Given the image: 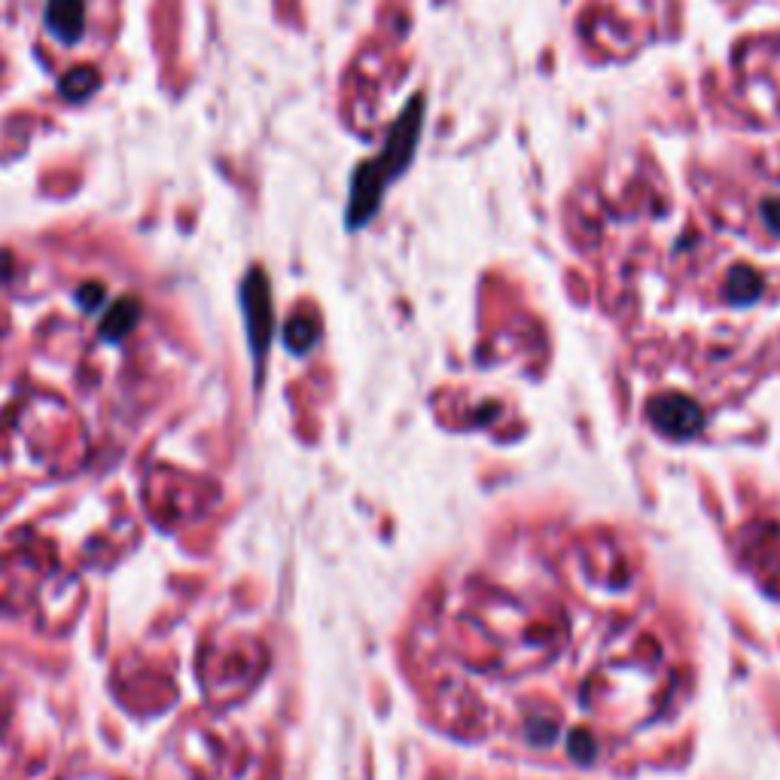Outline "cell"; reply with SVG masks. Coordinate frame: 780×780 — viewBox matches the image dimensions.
<instances>
[{"mask_svg":"<svg viewBox=\"0 0 780 780\" xmlns=\"http://www.w3.org/2000/svg\"><path fill=\"white\" fill-rule=\"evenodd\" d=\"M3 436L25 458V467L37 473L64 475L86 458V433L79 418L64 406V399L47 394L18 399L3 421Z\"/></svg>","mask_w":780,"mask_h":780,"instance_id":"cell-1","label":"cell"},{"mask_svg":"<svg viewBox=\"0 0 780 780\" xmlns=\"http://www.w3.org/2000/svg\"><path fill=\"white\" fill-rule=\"evenodd\" d=\"M77 580L64 573L47 546H18L0 552V612H37L40 622L52 619L47 597L71 601Z\"/></svg>","mask_w":780,"mask_h":780,"instance_id":"cell-2","label":"cell"},{"mask_svg":"<svg viewBox=\"0 0 780 780\" xmlns=\"http://www.w3.org/2000/svg\"><path fill=\"white\" fill-rule=\"evenodd\" d=\"M250 653H257V646H247L245 641L201 649V686L211 702L232 704L260 677V661H250Z\"/></svg>","mask_w":780,"mask_h":780,"instance_id":"cell-3","label":"cell"},{"mask_svg":"<svg viewBox=\"0 0 780 780\" xmlns=\"http://www.w3.org/2000/svg\"><path fill=\"white\" fill-rule=\"evenodd\" d=\"M44 22L59 44H77L86 32V0H47Z\"/></svg>","mask_w":780,"mask_h":780,"instance_id":"cell-4","label":"cell"},{"mask_svg":"<svg viewBox=\"0 0 780 780\" xmlns=\"http://www.w3.org/2000/svg\"><path fill=\"white\" fill-rule=\"evenodd\" d=\"M245 306L250 342H253V351L260 354L265 338H269V330H272V308H269V296H265V284H262L260 272H253L250 281L245 284Z\"/></svg>","mask_w":780,"mask_h":780,"instance_id":"cell-5","label":"cell"},{"mask_svg":"<svg viewBox=\"0 0 780 780\" xmlns=\"http://www.w3.org/2000/svg\"><path fill=\"white\" fill-rule=\"evenodd\" d=\"M62 95L71 98V101H86L89 95L98 89V71L89 67V64H79L74 71H67V77L62 79Z\"/></svg>","mask_w":780,"mask_h":780,"instance_id":"cell-6","label":"cell"},{"mask_svg":"<svg viewBox=\"0 0 780 780\" xmlns=\"http://www.w3.org/2000/svg\"><path fill=\"white\" fill-rule=\"evenodd\" d=\"M140 318V306L135 299H125L120 306L113 308L108 314V321L101 326V336L104 338H123Z\"/></svg>","mask_w":780,"mask_h":780,"instance_id":"cell-7","label":"cell"},{"mask_svg":"<svg viewBox=\"0 0 780 780\" xmlns=\"http://www.w3.org/2000/svg\"><path fill=\"white\" fill-rule=\"evenodd\" d=\"M64 780H110L104 775H74V778H64Z\"/></svg>","mask_w":780,"mask_h":780,"instance_id":"cell-8","label":"cell"}]
</instances>
